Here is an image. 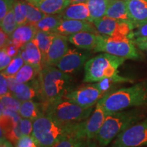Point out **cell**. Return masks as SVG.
<instances>
[{
	"instance_id": "obj_1",
	"label": "cell",
	"mask_w": 147,
	"mask_h": 147,
	"mask_svg": "<svg viewBox=\"0 0 147 147\" xmlns=\"http://www.w3.org/2000/svg\"><path fill=\"white\" fill-rule=\"evenodd\" d=\"M82 122H60L43 114L33 121L32 136L38 147H51L65 138L77 136Z\"/></svg>"
},
{
	"instance_id": "obj_2",
	"label": "cell",
	"mask_w": 147,
	"mask_h": 147,
	"mask_svg": "<svg viewBox=\"0 0 147 147\" xmlns=\"http://www.w3.org/2000/svg\"><path fill=\"white\" fill-rule=\"evenodd\" d=\"M97 104L108 114L147 106V81L108 93Z\"/></svg>"
},
{
	"instance_id": "obj_3",
	"label": "cell",
	"mask_w": 147,
	"mask_h": 147,
	"mask_svg": "<svg viewBox=\"0 0 147 147\" xmlns=\"http://www.w3.org/2000/svg\"><path fill=\"white\" fill-rule=\"evenodd\" d=\"M40 87L42 105L50 104L63 98L71 91V78L55 66L42 67L38 76Z\"/></svg>"
},
{
	"instance_id": "obj_4",
	"label": "cell",
	"mask_w": 147,
	"mask_h": 147,
	"mask_svg": "<svg viewBox=\"0 0 147 147\" xmlns=\"http://www.w3.org/2000/svg\"><path fill=\"white\" fill-rule=\"evenodd\" d=\"M144 119V115L138 108L108 114L96 138L99 144L108 146L119 134Z\"/></svg>"
},
{
	"instance_id": "obj_5",
	"label": "cell",
	"mask_w": 147,
	"mask_h": 147,
	"mask_svg": "<svg viewBox=\"0 0 147 147\" xmlns=\"http://www.w3.org/2000/svg\"><path fill=\"white\" fill-rule=\"evenodd\" d=\"M126 59L124 58L103 53L89 59L84 65L83 82H98L105 78H115L120 82L130 81L129 78L121 76L118 69Z\"/></svg>"
},
{
	"instance_id": "obj_6",
	"label": "cell",
	"mask_w": 147,
	"mask_h": 147,
	"mask_svg": "<svg viewBox=\"0 0 147 147\" xmlns=\"http://www.w3.org/2000/svg\"><path fill=\"white\" fill-rule=\"evenodd\" d=\"M42 106L44 114L63 123L82 122L93 112V107H82L64 98Z\"/></svg>"
},
{
	"instance_id": "obj_7",
	"label": "cell",
	"mask_w": 147,
	"mask_h": 147,
	"mask_svg": "<svg viewBox=\"0 0 147 147\" xmlns=\"http://www.w3.org/2000/svg\"><path fill=\"white\" fill-rule=\"evenodd\" d=\"M93 52H103L125 59H140L136 46L131 36H108L99 34Z\"/></svg>"
},
{
	"instance_id": "obj_8",
	"label": "cell",
	"mask_w": 147,
	"mask_h": 147,
	"mask_svg": "<svg viewBox=\"0 0 147 147\" xmlns=\"http://www.w3.org/2000/svg\"><path fill=\"white\" fill-rule=\"evenodd\" d=\"M147 146V117L119 134L110 147H141Z\"/></svg>"
},
{
	"instance_id": "obj_9",
	"label": "cell",
	"mask_w": 147,
	"mask_h": 147,
	"mask_svg": "<svg viewBox=\"0 0 147 147\" xmlns=\"http://www.w3.org/2000/svg\"><path fill=\"white\" fill-rule=\"evenodd\" d=\"M104 95L105 94L94 83L71 89L66 93L63 98L82 107L91 108L96 105Z\"/></svg>"
},
{
	"instance_id": "obj_10",
	"label": "cell",
	"mask_w": 147,
	"mask_h": 147,
	"mask_svg": "<svg viewBox=\"0 0 147 147\" xmlns=\"http://www.w3.org/2000/svg\"><path fill=\"white\" fill-rule=\"evenodd\" d=\"M100 35L108 36H131L134 27L131 23L121 22L104 16L93 23Z\"/></svg>"
},
{
	"instance_id": "obj_11",
	"label": "cell",
	"mask_w": 147,
	"mask_h": 147,
	"mask_svg": "<svg viewBox=\"0 0 147 147\" xmlns=\"http://www.w3.org/2000/svg\"><path fill=\"white\" fill-rule=\"evenodd\" d=\"M108 115L104 108L97 104L93 114H91L87 119L82 122L81 128L77 137L87 140L96 138Z\"/></svg>"
},
{
	"instance_id": "obj_12",
	"label": "cell",
	"mask_w": 147,
	"mask_h": 147,
	"mask_svg": "<svg viewBox=\"0 0 147 147\" xmlns=\"http://www.w3.org/2000/svg\"><path fill=\"white\" fill-rule=\"evenodd\" d=\"M88 58L89 55L76 49H69L55 67L67 74H74L85 65Z\"/></svg>"
},
{
	"instance_id": "obj_13",
	"label": "cell",
	"mask_w": 147,
	"mask_h": 147,
	"mask_svg": "<svg viewBox=\"0 0 147 147\" xmlns=\"http://www.w3.org/2000/svg\"><path fill=\"white\" fill-rule=\"evenodd\" d=\"M88 32L99 34L95 25L92 23L78 20H63L55 34L69 37L79 32Z\"/></svg>"
},
{
	"instance_id": "obj_14",
	"label": "cell",
	"mask_w": 147,
	"mask_h": 147,
	"mask_svg": "<svg viewBox=\"0 0 147 147\" xmlns=\"http://www.w3.org/2000/svg\"><path fill=\"white\" fill-rule=\"evenodd\" d=\"M67 41L68 37L56 34L48 52L44 67L48 65L55 66L58 63L69 50Z\"/></svg>"
},
{
	"instance_id": "obj_15",
	"label": "cell",
	"mask_w": 147,
	"mask_h": 147,
	"mask_svg": "<svg viewBox=\"0 0 147 147\" xmlns=\"http://www.w3.org/2000/svg\"><path fill=\"white\" fill-rule=\"evenodd\" d=\"M128 14L134 29L147 23V0L127 1Z\"/></svg>"
},
{
	"instance_id": "obj_16",
	"label": "cell",
	"mask_w": 147,
	"mask_h": 147,
	"mask_svg": "<svg viewBox=\"0 0 147 147\" xmlns=\"http://www.w3.org/2000/svg\"><path fill=\"white\" fill-rule=\"evenodd\" d=\"M12 94L21 102L40 97V87L38 78L26 83H18Z\"/></svg>"
},
{
	"instance_id": "obj_17",
	"label": "cell",
	"mask_w": 147,
	"mask_h": 147,
	"mask_svg": "<svg viewBox=\"0 0 147 147\" xmlns=\"http://www.w3.org/2000/svg\"><path fill=\"white\" fill-rule=\"evenodd\" d=\"M61 15L64 20H78L93 23L87 3H71Z\"/></svg>"
},
{
	"instance_id": "obj_18",
	"label": "cell",
	"mask_w": 147,
	"mask_h": 147,
	"mask_svg": "<svg viewBox=\"0 0 147 147\" xmlns=\"http://www.w3.org/2000/svg\"><path fill=\"white\" fill-rule=\"evenodd\" d=\"M38 31L36 26L32 24L19 25L10 36V39L21 49L27 43L34 40Z\"/></svg>"
},
{
	"instance_id": "obj_19",
	"label": "cell",
	"mask_w": 147,
	"mask_h": 147,
	"mask_svg": "<svg viewBox=\"0 0 147 147\" xmlns=\"http://www.w3.org/2000/svg\"><path fill=\"white\" fill-rule=\"evenodd\" d=\"M98 35L88 32H79L69 36L68 41L79 49L94 50L98 40Z\"/></svg>"
},
{
	"instance_id": "obj_20",
	"label": "cell",
	"mask_w": 147,
	"mask_h": 147,
	"mask_svg": "<svg viewBox=\"0 0 147 147\" xmlns=\"http://www.w3.org/2000/svg\"><path fill=\"white\" fill-rule=\"evenodd\" d=\"M105 16L119 21L131 23L129 17L127 1L123 0H109Z\"/></svg>"
},
{
	"instance_id": "obj_21",
	"label": "cell",
	"mask_w": 147,
	"mask_h": 147,
	"mask_svg": "<svg viewBox=\"0 0 147 147\" xmlns=\"http://www.w3.org/2000/svg\"><path fill=\"white\" fill-rule=\"evenodd\" d=\"M20 53L26 63L32 64L40 68L43 67L42 53L39 48L33 40L22 47Z\"/></svg>"
},
{
	"instance_id": "obj_22",
	"label": "cell",
	"mask_w": 147,
	"mask_h": 147,
	"mask_svg": "<svg viewBox=\"0 0 147 147\" xmlns=\"http://www.w3.org/2000/svg\"><path fill=\"white\" fill-rule=\"evenodd\" d=\"M71 4V0H40L36 6L49 15L61 14Z\"/></svg>"
},
{
	"instance_id": "obj_23",
	"label": "cell",
	"mask_w": 147,
	"mask_h": 147,
	"mask_svg": "<svg viewBox=\"0 0 147 147\" xmlns=\"http://www.w3.org/2000/svg\"><path fill=\"white\" fill-rule=\"evenodd\" d=\"M55 35L56 34L53 32H47L38 30L36 36L33 40V41L39 48L40 52L42 53V59H43V67L45 66L48 52H49Z\"/></svg>"
},
{
	"instance_id": "obj_24",
	"label": "cell",
	"mask_w": 147,
	"mask_h": 147,
	"mask_svg": "<svg viewBox=\"0 0 147 147\" xmlns=\"http://www.w3.org/2000/svg\"><path fill=\"white\" fill-rule=\"evenodd\" d=\"M18 115L23 119H27L34 121L43 115L42 106L33 100L22 102L21 108L18 110Z\"/></svg>"
},
{
	"instance_id": "obj_25",
	"label": "cell",
	"mask_w": 147,
	"mask_h": 147,
	"mask_svg": "<svg viewBox=\"0 0 147 147\" xmlns=\"http://www.w3.org/2000/svg\"><path fill=\"white\" fill-rule=\"evenodd\" d=\"M63 20V18L61 14H47L45 18L34 25L38 30L54 33L55 31L59 27Z\"/></svg>"
},
{
	"instance_id": "obj_26",
	"label": "cell",
	"mask_w": 147,
	"mask_h": 147,
	"mask_svg": "<svg viewBox=\"0 0 147 147\" xmlns=\"http://www.w3.org/2000/svg\"><path fill=\"white\" fill-rule=\"evenodd\" d=\"M41 69L39 67L25 63L14 78L18 83H26L36 79Z\"/></svg>"
},
{
	"instance_id": "obj_27",
	"label": "cell",
	"mask_w": 147,
	"mask_h": 147,
	"mask_svg": "<svg viewBox=\"0 0 147 147\" xmlns=\"http://www.w3.org/2000/svg\"><path fill=\"white\" fill-rule=\"evenodd\" d=\"M109 0H88L87 4L89 8L90 14L93 19H100L104 17L107 10Z\"/></svg>"
},
{
	"instance_id": "obj_28",
	"label": "cell",
	"mask_w": 147,
	"mask_h": 147,
	"mask_svg": "<svg viewBox=\"0 0 147 147\" xmlns=\"http://www.w3.org/2000/svg\"><path fill=\"white\" fill-rule=\"evenodd\" d=\"M14 11L18 26L27 24V2L24 0H15L14 3Z\"/></svg>"
},
{
	"instance_id": "obj_29",
	"label": "cell",
	"mask_w": 147,
	"mask_h": 147,
	"mask_svg": "<svg viewBox=\"0 0 147 147\" xmlns=\"http://www.w3.org/2000/svg\"><path fill=\"white\" fill-rule=\"evenodd\" d=\"M1 29L10 37L16 29L18 27L17 23H16L15 14H14V8L12 9L6 16L3 18V20L0 21Z\"/></svg>"
},
{
	"instance_id": "obj_30",
	"label": "cell",
	"mask_w": 147,
	"mask_h": 147,
	"mask_svg": "<svg viewBox=\"0 0 147 147\" xmlns=\"http://www.w3.org/2000/svg\"><path fill=\"white\" fill-rule=\"evenodd\" d=\"M89 141L77 136H70L61 140L51 147H87Z\"/></svg>"
},
{
	"instance_id": "obj_31",
	"label": "cell",
	"mask_w": 147,
	"mask_h": 147,
	"mask_svg": "<svg viewBox=\"0 0 147 147\" xmlns=\"http://www.w3.org/2000/svg\"><path fill=\"white\" fill-rule=\"evenodd\" d=\"M25 63V61L22 57L21 53H19V54L17 56L12 58V60L10 62V65L1 72L3 73L6 77H15L16 74L19 71Z\"/></svg>"
},
{
	"instance_id": "obj_32",
	"label": "cell",
	"mask_w": 147,
	"mask_h": 147,
	"mask_svg": "<svg viewBox=\"0 0 147 147\" xmlns=\"http://www.w3.org/2000/svg\"><path fill=\"white\" fill-rule=\"evenodd\" d=\"M0 100H1V106H2L5 109L18 113L22 102L16 98L12 93H9L4 96L1 97Z\"/></svg>"
},
{
	"instance_id": "obj_33",
	"label": "cell",
	"mask_w": 147,
	"mask_h": 147,
	"mask_svg": "<svg viewBox=\"0 0 147 147\" xmlns=\"http://www.w3.org/2000/svg\"><path fill=\"white\" fill-rule=\"evenodd\" d=\"M47 14L42 12L34 5L27 2V23L36 25Z\"/></svg>"
},
{
	"instance_id": "obj_34",
	"label": "cell",
	"mask_w": 147,
	"mask_h": 147,
	"mask_svg": "<svg viewBox=\"0 0 147 147\" xmlns=\"http://www.w3.org/2000/svg\"><path fill=\"white\" fill-rule=\"evenodd\" d=\"M19 129L22 136H32L33 133V121L21 118L19 121Z\"/></svg>"
},
{
	"instance_id": "obj_35",
	"label": "cell",
	"mask_w": 147,
	"mask_h": 147,
	"mask_svg": "<svg viewBox=\"0 0 147 147\" xmlns=\"http://www.w3.org/2000/svg\"><path fill=\"white\" fill-rule=\"evenodd\" d=\"M15 147H38L32 136H23L16 143Z\"/></svg>"
},
{
	"instance_id": "obj_36",
	"label": "cell",
	"mask_w": 147,
	"mask_h": 147,
	"mask_svg": "<svg viewBox=\"0 0 147 147\" xmlns=\"http://www.w3.org/2000/svg\"><path fill=\"white\" fill-rule=\"evenodd\" d=\"M15 0H0V21L14 8Z\"/></svg>"
},
{
	"instance_id": "obj_37",
	"label": "cell",
	"mask_w": 147,
	"mask_h": 147,
	"mask_svg": "<svg viewBox=\"0 0 147 147\" xmlns=\"http://www.w3.org/2000/svg\"><path fill=\"white\" fill-rule=\"evenodd\" d=\"M12 58L6 53L4 49H1L0 51V70L3 71L10 65L12 61Z\"/></svg>"
},
{
	"instance_id": "obj_38",
	"label": "cell",
	"mask_w": 147,
	"mask_h": 147,
	"mask_svg": "<svg viewBox=\"0 0 147 147\" xmlns=\"http://www.w3.org/2000/svg\"><path fill=\"white\" fill-rule=\"evenodd\" d=\"M10 93L6 76L1 72L0 74V97Z\"/></svg>"
},
{
	"instance_id": "obj_39",
	"label": "cell",
	"mask_w": 147,
	"mask_h": 147,
	"mask_svg": "<svg viewBox=\"0 0 147 147\" xmlns=\"http://www.w3.org/2000/svg\"><path fill=\"white\" fill-rule=\"evenodd\" d=\"M3 49H4V50L6 51V53H8L12 58H14L16 56H17V55L19 54L20 51H21V49H20L16 44H14V42L11 40V39L10 42L8 44V45Z\"/></svg>"
},
{
	"instance_id": "obj_40",
	"label": "cell",
	"mask_w": 147,
	"mask_h": 147,
	"mask_svg": "<svg viewBox=\"0 0 147 147\" xmlns=\"http://www.w3.org/2000/svg\"><path fill=\"white\" fill-rule=\"evenodd\" d=\"M144 37H147V23L137 28L131 34V38L133 40L136 38Z\"/></svg>"
},
{
	"instance_id": "obj_41",
	"label": "cell",
	"mask_w": 147,
	"mask_h": 147,
	"mask_svg": "<svg viewBox=\"0 0 147 147\" xmlns=\"http://www.w3.org/2000/svg\"><path fill=\"white\" fill-rule=\"evenodd\" d=\"M10 41V37L7 34H5L1 29V30H0V48H1V49H4L8 45Z\"/></svg>"
},
{
	"instance_id": "obj_42",
	"label": "cell",
	"mask_w": 147,
	"mask_h": 147,
	"mask_svg": "<svg viewBox=\"0 0 147 147\" xmlns=\"http://www.w3.org/2000/svg\"><path fill=\"white\" fill-rule=\"evenodd\" d=\"M0 147H14L13 144L5 136H1L0 139Z\"/></svg>"
},
{
	"instance_id": "obj_43",
	"label": "cell",
	"mask_w": 147,
	"mask_h": 147,
	"mask_svg": "<svg viewBox=\"0 0 147 147\" xmlns=\"http://www.w3.org/2000/svg\"><path fill=\"white\" fill-rule=\"evenodd\" d=\"M134 42L136 45V46L138 45V44L147 43V37H144V38H136V39H134Z\"/></svg>"
},
{
	"instance_id": "obj_44",
	"label": "cell",
	"mask_w": 147,
	"mask_h": 147,
	"mask_svg": "<svg viewBox=\"0 0 147 147\" xmlns=\"http://www.w3.org/2000/svg\"><path fill=\"white\" fill-rule=\"evenodd\" d=\"M136 47L140 50L146 51H147V43H143V44H138L136 45Z\"/></svg>"
},
{
	"instance_id": "obj_45",
	"label": "cell",
	"mask_w": 147,
	"mask_h": 147,
	"mask_svg": "<svg viewBox=\"0 0 147 147\" xmlns=\"http://www.w3.org/2000/svg\"><path fill=\"white\" fill-rule=\"evenodd\" d=\"M87 147H102V146H100V144H98L96 142H91V141H89L88 142V144Z\"/></svg>"
},
{
	"instance_id": "obj_46",
	"label": "cell",
	"mask_w": 147,
	"mask_h": 147,
	"mask_svg": "<svg viewBox=\"0 0 147 147\" xmlns=\"http://www.w3.org/2000/svg\"><path fill=\"white\" fill-rule=\"evenodd\" d=\"M88 0H71V3H87Z\"/></svg>"
},
{
	"instance_id": "obj_47",
	"label": "cell",
	"mask_w": 147,
	"mask_h": 147,
	"mask_svg": "<svg viewBox=\"0 0 147 147\" xmlns=\"http://www.w3.org/2000/svg\"><path fill=\"white\" fill-rule=\"evenodd\" d=\"M25 1H26L27 2L31 3V4L34 5L35 6H36V5H37V3H38V1H39L40 0H25Z\"/></svg>"
},
{
	"instance_id": "obj_48",
	"label": "cell",
	"mask_w": 147,
	"mask_h": 147,
	"mask_svg": "<svg viewBox=\"0 0 147 147\" xmlns=\"http://www.w3.org/2000/svg\"><path fill=\"white\" fill-rule=\"evenodd\" d=\"M123 1H130V0H123Z\"/></svg>"
}]
</instances>
